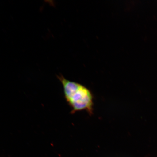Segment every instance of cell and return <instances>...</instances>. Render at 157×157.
Returning a JSON list of instances; mask_svg holds the SVG:
<instances>
[{
  "instance_id": "1",
  "label": "cell",
  "mask_w": 157,
  "mask_h": 157,
  "mask_svg": "<svg viewBox=\"0 0 157 157\" xmlns=\"http://www.w3.org/2000/svg\"><path fill=\"white\" fill-rule=\"evenodd\" d=\"M63 87L64 98L71 109V113L85 111L93 114L94 95L89 88L81 84L67 79L62 74L57 76Z\"/></svg>"
}]
</instances>
